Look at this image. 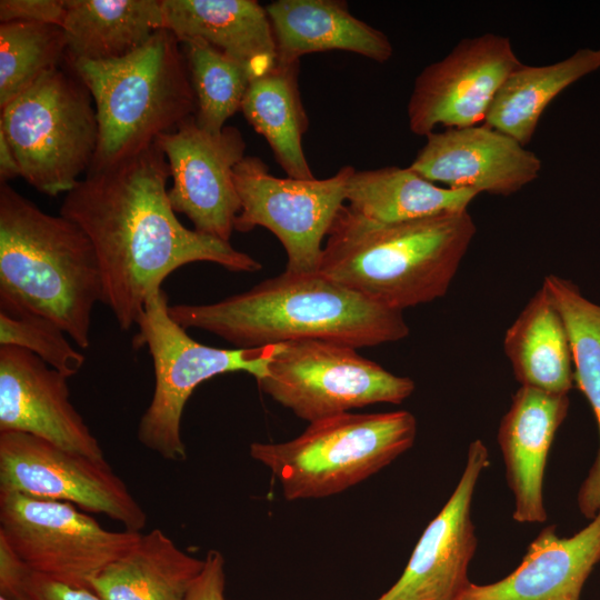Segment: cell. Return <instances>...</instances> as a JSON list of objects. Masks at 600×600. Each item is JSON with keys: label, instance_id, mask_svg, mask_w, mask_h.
<instances>
[{"label": "cell", "instance_id": "44dd1931", "mask_svg": "<svg viewBox=\"0 0 600 600\" xmlns=\"http://www.w3.org/2000/svg\"><path fill=\"white\" fill-rule=\"evenodd\" d=\"M266 10L279 62L300 61L304 54L348 51L387 62L393 54L389 38L354 17L342 0H277Z\"/></svg>", "mask_w": 600, "mask_h": 600}, {"label": "cell", "instance_id": "3957f363", "mask_svg": "<svg viewBox=\"0 0 600 600\" xmlns=\"http://www.w3.org/2000/svg\"><path fill=\"white\" fill-rule=\"evenodd\" d=\"M476 232L468 210L384 223L343 204L328 232L319 272L403 311L447 293Z\"/></svg>", "mask_w": 600, "mask_h": 600}, {"label": "cell", "instance_id": "4fadbf2b", "mask_svg": "<svg viewBox=\"0 0 600 600\" xmlns=\"http://www.w3.org/2000/svg\"><path fill=\"white\" fill-rule=\"evenodd\" d=\"M521 64L507 37L484 33L460 40L417 76L407 107L410 131L427 137L438 126L466 128L484 121L498 90Z\"/></svg>", "mask_w": 600, "mask_h": 600}, {"label": "cell", "instance_id": "f546056e", "mask_svg": "<svg viewBox=\"0 0 600 600\" xmlns=\"http://www.w3.org/2000/svg\"><path fill=\"white\" fill-rule=\"evenodd\" d=\"M63 29L56 24L0 23V109L32 87L66 57Z\"/></svg>", "mask_w": 600, "mask_h": 600}, {"label": "cell", "instance_id": "e575fe53", "mask_svg": "<svg viewBox=\"0 0 600 600\" xmlns=\"http://www.w3.org/2000/svg\"><path fill=\"white\" fill-rule=\"evenodd\" d=\"M31 570L0 537V597L22 600V590Z\"/></svg>", "mask_w": 600, "mask_h": 600}, {"label": "cell", "instance_id": "836d02e7", "mask_svg": "<svg viewBox=\"0 0 600 600\" xmlns=\"http://www.w3.org/2000/svg\"><path fill=\"white\" fill-rule=\"evenodd\" d=\"M22 600H103L92 590L71 587L32 571L26 578Z\"/></svg>", "mask_w": 600, "mask_h": 600}, {"label": "cell", "instance_id": "7402d4cb", "mask_svg": "<svg viewBox=\"0 0 600 600\" xmlns=\"http://www.w3.org/2000/svg\"><path fill=\"white\" fill-rule=\"evenodd\" d=\"M66 59L81 61L122 58L163 28L160 0H66L62 23Z\"/></svg>", "mask_w": 600, "mask_h": 600}, {"label": "cell", "instance_id": "7c38bea8", "mask_svg": "<svg viewBox=\"0 0 600 600\" xmlns=\"http://www.w3.org/2000/svg\"><path fill=\"white\" fill-rule=\"evenodd\" d=\"M0 491L69 502L140 532L148 514L108 461L24 432H0Z\"/></svg>", "mask_w": 600, "mask_h": 600}, {"label": "cell", "instance_id": "ba28073f", "mask_svg": "<svg viewBox=\"0 0 600 600\" xmlns=\"http://www.w3.org/2000/svg\"><path fill=\"white\" fill-rule=\"evenodd\" d=\"M76 74V73H74ZM86 84L60 68L1 109L0 130L21 176L37 191L69 192L89 170L98 146V120Z\"/></svg>", "mask_w": 600, "mask_h": 600}, {"label": "cell", "instance_id": "d6986e66", "mask_svg": "<svg viewBox=\"0 0 600 600\" xmlns=\"http://www.w3.org/2000/svg\"><path fill=\"white\" fill-rule=\"evenodd\" d=\"M599 561L600 511L571 537L544 527L510 574L493 583L471 582L459 600H580Z\"/></svg>", "mask_w": 600, "mask_h": 600}, {"label": "cell", "instance_id": "cb8c5ba5", "mask_svg": "<svg viewBox=\"0 0 600 600\" xmlns=\"http://www.w3.org/2000/svg\"><path fill=\"white\" fill-rule=\"evenodd\" d=\"M503 350L522 387L553 394H568L573 388L568 332L543 284L507 329Z\"/></svg>", "mask_w": 600, "mask_h": 600}, {"label": "cell", "instance_id": "d590c367", "mask_svg": "<svg viewBox=\"0 0 600 600\" xmlns=\"http://www.w3.org/2000/svg\"><path fill=\"white\" fill-rule=\"evenodd\" d=\"M20 176L21 170L14 152L4 133L0 130V183Z\"/></svg>", "mask_w": 600, "mask_h": 600}, {"label": "cell", "instance_id": "603a6c76", "mask_svg": "<svg viewBox=\"0 0 600 600\" xmlns=\"http://www.w3.org/2000/svg\"><path fill=\"white\" fill-rule=\"evenodd\" d=\"M203 567L204 558L187 553L154 528L108 564L91 590L103 600H186Z\"/></svg>", "mask_w": 600, "mask_h": 600}, {"label": "cell", "instance_id": "4316f807", "mask_svg": "<svg viewBox=\"0 0 600 600\" xmlns=\"http://www.w3.org/2000/svg\"><path fill=\"white\" fill-rule=\"evenodd\" d=\"M542 284L563 319L573 380L588 400L598 426V452L577 494L580 513L591 520L600 511V306L583 297L572 281L559 276H546Z\"/></svg>", "mask_w": 600, "mask_h": 600}, {"label": "cell", "instance_id": "ffe728a7", "mask_svg": "<svg viewBox=\"0 0 600 600\" xmlns=\"http://www.w3.org/2000/svg\"><path fill=\"white\" fill-rule=\"evenodd\" d=\"M163 29L180 43L202 40L241 63L252 79L278 62L266 6L256 0H160Z\"/></svg>", "mask_w": 600, "mask_h": 600}, {"label": "cell", "instance_id": "5b68a950", "mask_svg": "<svg viewBox=\"0 0 600 600\" xmlns=\"http://www.w3.org/2000/svg\"><path fill=\"white\" fill-rule=\"evenodd\" d=\"M71 67L90 91L98 120V146L88 171L139 153L196 113L183 50L167 29L122 58Z\"/></svg>", "mask_w": 600, "mask_h": 600}, {"label": "cell", "instance_id": "5bb4252c", "mask_svg": "<svg viewBox=\"0 0 600 600\" xmlns=\"http://www.w3.org/2000/svg\"><path fill=\"white\" fill-rule=\"evenodd\" d=\"M154 142L169 163L173 210L183 213L198 232L229 241L241 209L233 171L247 148L239 129L226 126L210 133L193 116Z\"/></svg>", "mask_w": 600, "mask_h": 600}, {"label": "cell", "instance_id": "484cf974", "mask_svg": "<svg viewBox=\"0 0 600 600\" xmlns=\"http://www.w3.org/2000/svg\"><path fill=\"white\" fill-rule=\"evenodd\" d=\"M300 61L277 62L266 74L251 80L241 111L268 142L274 159L289 178L314 179L302 148L309 119L299 89Z\"/></svg>", "mask_w": 600, "mask_h": 600}, {"label": "cell", "instance_id": "83f0119b", "mask_svg": "<svg viewBox=\"0 0 600 600\" xmlns=\"http://www.w3.org/2000/svg\"><path fill=\"white\" fill-rule=\"evenodd\" d=\"M599 68L600 49L590 48L579 49L551 64H521L498 90L484 124L526 146L532 140L550 102L573 82Z\"/></svg>", "mask_w": 600, "mask_h": 600}, {"label": "cell", "instance_id": "d6a6232c", "mask_svg": "<svg viewBox=\"0 0 600 600\" xmlns=\"http://www.w3.org/2000/svg\"><path fill=\"white\" fill-rule=\"evenodd\" d=\"M224 590V558L220 551L209 550L204 557V567L186 600H228Z\"/></svg>", "mask_w": 600, "mask_h": 600}, {"label": "cell", "instance_id": "d4e9b609", "mask_svg": "<svg viewBox=\"0 0 600 600\" xmlns=\"http://www.w3.org/2000/svg\"><path fill=\"white\" fill-rule=\"evenodd\" d=\"M479 193L439 187L410 167L354 170L346 201L354 213L377 222H402L446 212L468 210Z\"/></svg>", "mask_w": 600, "mask_h": 600}, {"label": "cell", "instance_id": "30bf717a", "mask_svg": "<svg viewBox=\"0 0 600 600\" xmlns=\"http://www.w3.org/2000/svg\"><path fill=\"white\" fill-rule=\"evenodd\" d=\"M140 536L108 530L69 502L0 491V537L32 572L71 587L91 590Z\"/></svg>", "mask_w": 600, "mask_h": 600}, {"label": "cell", "instance_id": "8992f818", "mask_svg": "<svg viewBox=\"0 0 600 600\" xmlns=\"http://www.w3.org/2000/svg\"><path fill=\"white\" fill-rule=\"evenodd\" d=\"M417 437L406 410L351 413L310 422L284 442H252L250 456L281 486L287 500L338 494L377 473L408 451Z\"/></svg>", "mask_w": 600, "mask_h": 600}, {"label": "cell", "instance_id": "2e32d148", "mask_svg": "<svg viewBox=\"0 0 600 600\" xmlns=\"http://www.w3.org/2000/svg\"><path fill=\"white\" fill-rule=\"evenodd\" d=\"M68 379L34 353L1 346L0 432L29 433L106 461L98 439L70 400Z\"/></svg>", "mask_w": 600, "mask_h": 600}, {"label": "cell", "instance_id": "4dcf8cb0", "mask_svg": "<svg viewBox=\"0 0 600 600\" xmlns=\"http://www.w3.org/2000/svg\"><path fill=\"white\" fill-rule=\"evenodd\" d=\"M0 346L26 349L69 378L77 374L86 361L62 329L31 313L0 310Z\"/></svg>", "mask_w": 600, "mask_h": 600}, {"label": "cell", "instance_id": "7a4b0ae2", "mask_svg": "<svg viewBox=\"0 0 600 600\" xmlns=\"http://www.w3.org/2000/svg\"><path fill=\"white\" fill-rule=\"evenodd\" d=\"M182 328L208 331L237 348L323 340L356 349L409 336L402 311L380 306L320 272L284 271L208 304H169Z\"/></svg>", "mask_w": 600, "mask_h": 600}, {"label": "cell", "instance_id": "e0dca14e", "mask_svg": "<svg viewBox=\"0 0 600 600\" xmlns=\"http://www.w3.org/2000/svg\"><path fill=\"white\" fill-rule=\"evenodd\" d=\"M426 138L409 167L447 188L506 197L534 181L542 168L534 152L487 124L448 128Z\"/></svg>", "mask_w": 600, "mask_h": 600}, {"label": "cell", "instance_id": "f1b7e54d", "mask_svg": "<svg viewBox=\"0 0 600 600\" xmlns=\"http://www.w3.org/2000/svg\"><path fill=\"white\" fill-rule=\"evenodd\" d=\"M183 44L196 97L194 120L202 130L219 133L241 111L252 77L241 63L202 40Z\"/></svg>", "mask_w": 600, "mask_h": 600}, {"label": "cell", "instance_id": "9a60e30c", "mask_svg": "<svg viewBox=\"0 0 600 600\" xmlns=\"http://www.w3.org/2000/svg\"><path fill=\"white\" fill-rule=\"evenodd\" d=\"M489 463L486 444L472 441L454 491L423 530L400 578L376 600H459L471 583L468 569L478 546L473 493Z\"/></svg>", "mask_w": 600, "mask_h": 600}, {"label": "cell", "instance_id": "1f68e13d", "mask_svg": "<svg viewBox=\"0 0 600 600\" xmlns=\"http://www.w3.org/2000/svg\"><path fill=\"white\" fill-rule=\"evenodd\" d=\"M66 0H1L0 22L23 21L62 27Z\"/></svg>", "mask_w": 600, "mask_h": 600}, {"label": "cell", "instance_id": "ac0fdd59", "mask_svg": "<svg viewBox=\"0 0 600 600\" xmlns=\"http://www.w3.org/2000/svg\"><path fill=\"white\" fill-rule=\"evenodd\" d=\"M568 394L522 387L512 396L497 440L507 483L513 496L512 518L518 523H543V478L556 432L569 411Z\"/></svg>", "mask_w": 600, "mask_h": 600}, {"label": "cell", "instance_id": "277c9868", "mask_svg": "<svg viewBox=\"0 0 600 600\" xmlns=\"http://www.w3.org/2000/svg\"><path fill=\"white\" fill-rule=\"evenodd\" d=\"M102 294L98 259L80 227L0 183V310L42 317L87 349Z\"/></svg>", "mask_w": 600, "mask_h": 600}, {"label": "cell", "instance_id": "8d00e7d4", "mask_svg": "<svg viewBox=\"0 0 600 600\" xmlns=\"http://www.w3.org/2000/svg\"><path fill=\"white\" fill-rule=\"evenodd\" d=\"M0 600H10V599H7V598H4V597H0Z\"/></svg>", "mask_w": 600, "mask_h": 600}, {"label": "cell", "instance_id": "9c48e42d", "mask_svg": "<svg viewBox=\"0 0 600 600\" xmlns=\"http://www.w3.org/2000/svg\"><path fill=\"white\" fill-rule=\"evenodd\" d=\"M257 382L309 423L374 403L400 404L416 388L351 346L311 339L277 344L268 374Z\"/></svg>", "mask_w": 600, "mask_h": 600}, {"label": "cell", "instance_id": "8fae6325", "mask_svg": "<svg viewBox=\"0 0 600 600\" xmlns=\"http://www.w3.org/2000/svg\"><path fill=\"white\" fill-rule=\"evenodd\" d=\"M354 170L342 166L326 179L278 178L259 157L246 156L233 171L241 206L234 230L268 229L286 250L287 272L317 273L322 241L344 204L347 183Z\"/></svg>", "mask_w": 600, "mask_h": 600}, {"label": "cell", "instance_id": "52a82bcc", "mask_svg": "<svg viewBox=\"0 0 600 600\" xmlns=\"http://www.w3.org/2000/svg\"><path fill=\"white\" fill-rule=\"evenodd\" d=\"M136 324L132 346L148 348L154 372L153 394L139 420L137 439L164 460L184 461L181 420L194 389L228 372L242 371L261 380L268 374L277 344L234 349L202 344L171 318L162 288L148 297Z\"/></svg>", "mask_w": 600, "mask_h": 600}, {"label": "cell", "instance_id": "6da1fadb", "mask_svg": "<svg viewBox=\"0 0 600 600\" xmlns=\"http://www.w3.org/2000/svg\"><path fill=\"white\" fill-rule=\"evenodd\" d=\"M168 160L154 142L108 168L88 171L66 193L60 214L89 238L100 268L102 302L121 330L136 324L148 297L182 266L212 262L231 272H257L260 261L184 227L168 190Z\"/></svg>", "mask_w": 600, "mask_h": 600}]
</instances>
